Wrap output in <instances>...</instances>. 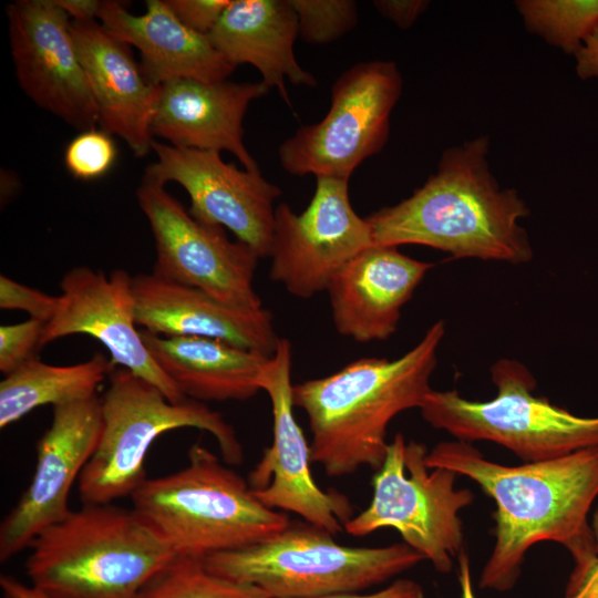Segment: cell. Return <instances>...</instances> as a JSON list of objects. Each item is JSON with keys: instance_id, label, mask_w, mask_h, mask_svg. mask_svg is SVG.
Masks as SVG:
<instances>
[{"instance_id": "cell-1", "label": "cell", "mask_w": 598, "mask_h": 598, "mask_svg": "<svg viewBox=\"0 0 598 598\" xmlns=\"http://www.w3.org/2000/svg\"><path fill=\"white\" fill-rule=\"evenodd\" d=\"M425 464L471 478L496 504L495 543L481 574L482 589L511 590L527 550L537 543L554 542L568 549L573 573L596 560L588 515L598 497V446L508 466L485 458L470 442L443 441L427 452Z\"/></svg>"}, {"instance_id": "cell-2", "label": "cell", "mask_w": 598, "mask_h": 598, "mask_svg": "<svg viewBox=\"0 0 598 598\" xmlns=\"http://www.w3.org/2000/svg\"><path fill=\"white\" fill-rule=\"evenodd\" d=\"M488 140L446 150L437 171L412 196L368 217L373 245H423L454 258L509 264L532 259L519 219L529 209L514 189H502L487 164Z\"/></svg>"}, {"instance_id": "cell-3", "label": "cell", "mask_w": 598, "mask_h": 598, "mask_svg": "<svg viewBox=\"0 0 598 598\" xmlns=\"http://www.w3.org/2000/svg\"><path fill=\"white\" fill-rule=\"evenodd\" d=\"M445 333L442 320L402 357L360 358L339 371L292 386L293 405L308 416L311 462L332 477L361 466L378 471L386 456V430L399 413L419 408Z\"/></svg>"}, {"instance_id": "cell-4", "label": "cell", "mask_w": 598, "mask_h": 598, "mask_svg": "<svg viewBox=\"0 0 598 598\" xmlns=\"http://www.w3.org/2000/svg\"><path fill=\"white\" fill-rule=\"evenodd\" d=\"M31 585L50 598H137L178 556L133 509L83 504L30 544Z\"/></svg>"}, {"instance_id": "cell-5", "label": "cell", "mask_w": 598, "mask_h": 598, "mask_svg": "<svg viewBox=\"0 0 598 598\" xmlns=\"http://www.w3.org/2000/svg\"><path fill=\"white\" fill-rule=\"evenodd\" d=\"M131 499L132 508L178 557L204 560L262 542L290 524L199 443L188 450L186 466L146 478Z\"/></svg>"}, {"instance_id": "cell-6", "label": "cell", "mask_w": 598, "mask_h": 598, "mask_svg": "<svg viewBox=\"0 0 598 598\" xmlns=\"http://www.w3.org/2000/svg\"><path fill=\"white\" fill-rule=\"evenodd\" d=\"M101 399L102 432L79 478L83 504H111L132 496L147 478L145 460L163 433L195 427L210 433L224 461L243 462L241 444L223 415L189 398L173 403L152 383L124 368H115Z\"/></svg>"}, {"instance_id": "cell-7", "label": "cell", "mask_w": 598, "mask_h": 598, "mask_svg": "<svg viewBox=\"0 0 598 598\" xmlns=\"http://www.w3.org/2000/svg\"><path fill=\"white\" fill-rule=\"evenodd\" d=\"M423 559L404 543L342 546L308 523L289 524L262 542L210 555L204 564L214 574L259 587L269 598H308L360 592Z\"/></svg>"}, {"instance_id": "cell-8", "label": "cell", "mask_w": 598, "mask_h": 598, "mask_svg": "<svg viewBox=\"0 0 598 598\" xmlns=\"http://www.w3.org/2000/svg\"><path fill=\"white\" fill-rule=\"evenodd\" d=\"M491 374L494 399L471 401L456 390L432 389L420 406L422 417L456 440L499 444L524 463L598 446V416H579L535 396L536 380L522 362L501 359Z\"/></svg>"}, {"instance_id": "cell-9", "label": "cell", "mask_w": 598, "mask_h": 598, "mask_svg": "<svg viewBox=\"0 0 598 598\" xmlns=\"http://www.w3.org/2000/svg\"><path fill=\"white\" fill-rule=\"evenodd\" d=\"M427 448L416 441L405 442L401 433L389 444L382 466L372 480L369 506L344 524L353 536H364L382 527H393L404 544L431 561L440 573L453 568V558L463 550L464 532L460 512L474 494L455 488L457 473L425 464Z\"/></svg>"}, {"instance_id": "cell-10", "label": "cell", "mask_w": 598, "mask_h": 598, "mask_svg": "<svg viewBox=\"0 0 598 598\" xmlns=\"http://www.w3.org/2000/svg\"><path fill=\"white\" fill-rule=\"evenodd\" d=\"M401 90V74L391 61L350 66L332 84L324 117L299 127L280 144V165L295 176L350 179L359 165L385 145Z\"/></svg>"}, {"instance_id": "cell-11", "label": "cell", "mask_w": 598, "mask_h": 598, "mask_svg": "<svg viewBox=\"0 0 598 598\" xmlns=\"http://www.w3.org/2000/svg\"><path fill=\"white\" fill-rule=\"evenodd\" d=\"M136 197L155 241L154 275L236 309L264 308L254 287L259 256L251 247L193 217L164 184L143 177Z\"/></svg>"}, {"instance_id": "cell-12", "label": "cell", "mask_w": 598, "mask_h": 598, "mask_svg": "<svg viewBox=\"0 0 598 598\" xmlns=\"http://www.w3.org/2000/svg\"><path fill=\"white\" fill-rule=\"evenodd\" d=\"M316 181L302 213L285 203L276 207L269 251L270 278L302 299L327 290L350 259L373 245L369 223L350 203L349 179L319 176Z\"/></svg>"}, {"instance_id": "cell-13", "label": "cell", "mask_w": 598, "mask_h": 598, "mask_svg": "<svg viewBox=\"0 0 598 598\" xmlns=\"http://www.w3.org/2000/svg\"><path fill=\"white\" fill-rule=\"evenodd\" d=\"M259 386L271 402L274 440L248 476L256 497L271 509L298 514L332 535L342 532L353 508L344 495L322 491L311 475L310 445L293 415L289 340L279 338Z\"/></svg>"}, {"instance_id": "cell-14", "label": "cell", "mask_w": 598, "mask_h": 598, "mask_svg": "<svg viewBox=\"0 0 598 598\" xmlns=\"http://www.w3.org/2000/svg\"><path fill=\"white\" fill-rule=\"evenodd\" d=\"M157 159L144 177L184 187L188 212L196 219L229 229L259 258L269 257L275 223V200L281 189L260 172L239 169L223 161L219 152L175 147L153 141Z\"/></svg>"}, {"instance_id": "cell-15", "label": "cell", "mask_w": 598, "mask_h": 598, "mask_svg": "<svg viewBox=\"0 0 598 598\" xmlns=\"http://www.w3.org/2000/svg\"><path fill=\"white\" fill-rule=\"evenodd\" d=\"M6 11L16 74L23 92L74 128H95L99 111L69 14L55 0H17Z\"/></svg>"}, {"instance_id": "cell-16", "label": "cell", "mask_w": 598, "mask_h": 598, "mask_svg": "<svg viewBox=\"0 0 598 598\" xmlns=\"http://www.w3.org/2000/svg\"><path fill=\"white\" fill-rule=\"evenodd\" d=\"M102 425L96 395L53 406L52 423L37 444L31 483L0 525L2 563L71 512V488L97 446Z\"/></svg>"}, {"instance_id": "cell-17", "label": "cell", "mask_w": 598, "mask_h": 598, "mask_svg": "<svg viewBox=\"0 0 598 598\" xmlns=\"http://www.w3.org/2000/svg\"><path fill=\"white\" fill-rule=\"evenodd\" d=\"M58 309L45 323L40 348L63 337L87 334L106 347L115 365L156 386L177 403L186 399L155 362L135 321L133 277L115 269L107 277L85 266L68 270L60 282Z\"/></svg>"}, {"instance_id": "cell-18", "label": "cell", "mask_w": 598, "mask_h": 598, "mask_svg": "<svg viewBox=\"0 0 598 598\" xmlns=\"http://www.w3.org/2000/svg\"><path fill=\"white\" fill-rule=\"evenodd\" d=\"M433 266L392 246L372 245L360 251L327 288L337 331L360 343L391 337L402 307Z\"/></svg>"}, {"instance_id": "cell-19", "label": "cell", "mask_w": 598, "mask_h": 598, "mask_svg": "<svg viewBox=\"0 0 598 598\" xmlns=\"http://www.w3.org/2000/svg\"><path fill=\"white\" fill-rule=\"evenodd\" d=\"M269 91L262 82L178 79L161 86L152 135L169 145L228 151L250 172H260L244 144L243 121L251 101Z\"/></svg>"}, {"instance_id": "cell-20", "label": "cell", "mask_w": 598, "mask_h": 598, "mask_svg": "<svg viewBox=\"0 0 598 598\" xmlns=\"http://www.w3.org/2000/svg\"><path fill=\"white\" fill-rule=\"evenodd\" d=\"M136 326L164 337L210 338L271 357L279 337L265 308L241 310L153 272L133 276Z\"/></svg>"}, {"instance_id": "cell-21", "label": "cell", "mask_w": 598, "mask_h": 598, "mask_svg": "<svg viewBox=\"0 0 598 598\" xmlns=\"http://www.w3.org/2000/svg\"><path fill=\"white\" fill-rule=\"evenodd\" d=\"M71 32L101 130L120 136L135 156H146L154 141L151 124L162 85L152 84L135 62L131 47L96 20H72Z\"/></svg>"}, {"instance_id": "cell-22", "label": "cell", "mask_w": 598, "mask_h": 598, "mask_svg": "<svg viewBox=\"0 0 598 598\" xmlns=\"http://www.w3.org/2000/svg\"><path fill=\"white\" fill-rule=\"evenodd\" d=\"M135 16L122 2L102 0L97 20L115 38L141 52V70L155 85L178 79L226 81L235 66L214 47L208 35L183 24L165 0H147Z\"/></svg>"}, {"instance_id": "cell-23", "label": "cell", "mask_w": 598, "mask_h": 598, "mask_svg": "<svg viewBox=\"0 0 598 598\" xmlns=\"http://www.w3.org/2000/svg\"><path fill=\"white\" fill-rule=\"evenodd\" d=\"M298 34V18L290 0H230L208 38L235 68L243 63L255 66L262 82L277 89L291 107L286 79L293 85H317L293 53Z\"/></svg>"}, {"instance_id": "cell-24", "label": "cell", "mask_w": 598, "mask_h": 598, "mask_svg": "<svg viewBox=\"0 0 598 598\" xmlns=\"http://www.w3.org/2000/svg\"><path fill=\"white\" fill-rule=\"evenodd\" d=\"M140 332L155 362L186 398L244 401L260 391L268 355L210 338Z\"/></svg>"}, {"instance_id": "cell-25", "label": "cell", "mask_w": 598, "mask_h": 598, "mask_svg": "<svg viewBox=\"0 0 598 598\" xmlns=\"http://www.w3.org/2000/svg\"><path fill=\"white\" fill-rule=\"evenodd\" d=\"M115 368L112 359L101 352L71 365H52L33 357L0 383V427H7L39 406H56L95 396Z\"/></svg>"}, {"instance_id": "cell-26", "label": "cell", "mask_w": 598, "mask_h": 598, "mask_svg": "<svg viewBox=\"0 0 598 598\" xmlns=\"http://www.w3.org/2000/svg\"><path fill=\"white\" fill-rule=\"evenodd\" d=\"M137 598H269L259 587L214 574L202 559L177 557Z\"/></svg>"}, {"instance_id": "cell-27", "label": "cell", "mask_w": 598, "mask_h": 598, "mask_svg": "<svg viewBox=\"0 0 598 598\" xmlns=\"http://www.w3.org/2000/svg\"><path fill=\"white\" fill-rule=\"evenodd\" d=\"M517 8L530 32L576 54L598 27V0H523Z\"/></svg>"}, {"instance_id": "cell-28", "label": "cell", "mask_w": 598, "mask_h": 598, "mask_svg": "<svg viewBox=\"0 0 598 598\" xmlns=\"http://www.w3.org/2000/svg\"><path fill=\"white\" fill-rule=\"evenodd\" d=\"M298 18L299 35L311 44L333 42L358 23L357 3L351 0H290Z\"/></svg>"}, {"instance_id": "cell-29", "label": "cell", "mask_w": 598, "mask_h": 598, "mask_svg": "<svg viewBox=\"0 0 598 598\" xmlns=\"http://www.w3.org/2000/svg\"><path fill=\"white\" fill-rule=\"evenodd\" d=\"M117 157L111 134L91 128L79 133L65 147L64 163L69 173L80 181H94L107 174Z\"/></svg>"}, {"instance_id": "cell-30", "label": "cell", "mask_w": 598, "mask_h": 598, "mask_svg": "<svg viewBox=\"0 0 598 598\" xmlns=\"http://www.w3.org/2000/svg\"><path fill=\"white\" fill-rule=\"evenodd\" d=\"M45 323L28 319L20 323L0 327V371L12 373L34 355L40 349V341Z\"/></svg>"}, {"instance_id": "cell-31", "label": "cell", "mask_w": 598, "mask_h": 598, "mask_svg": "<svg viewBox=\"0 0 598 598\" xmlns=\"http://www.w3.org/2000/svg\"><path fill=\"white\" fill-rule=\"evenodd\" d=\"M58 305L59 297L21 285L4 275L0 276L1 309L23 310L30 318L48 323L54 316Z\"/></svg>"}, {"instance_id": "cell-32", "label": "cell", "mask_w": 598, "mask_h": 598, "mask_svg": "<svg viewBox=\"0 0 598 598\" xmlns=\"http://www.w3.org/2000/svg\"><path fill=\"white\" fill-rule=\"evenodd\" d=\"M177 19L193 31L208 35L230 0H165Z\"/></svg>"}, {"instance_id": "cell-33", "label": "cell", "mask_w": 598, "mask_h": 598, "mask_svg": "<svg viewBox=\"0 0 598 598\" xmlns=\"http://www.w3.org/2000/svg\"><path fill=\"white\" fill-rule=\"evenodd\" d=\"M422 0H379L373 6L381 16L401 29L410 28L427 7Z\"/></svg>"}, {"instance_id": "cell-34", "label": "cell", "mask_w": 598, "mask_h": 598, "mask_svg": "<svg viewBox=\"0 0 598 598\" xmlns=\"http://www.w3.org/2000/svg\"><path fill=\"white\" fill-rule=\"evenodd\" d=\"M308 598H425V594L416 581L398 579L388 587L371 594L344 592Z\"/></svg>"}, {"instance_id": "cell-35", "label": "cell", "mask_w": 598, "mask_h": 598, "mask_svg": "<svg viewBox=\"0 0 598 598\" xmlns=\"http://www.w3.org/2000/svg\"><path fill=\"white\" fill-rule=\"evenodd\" d=\"M565 598H598V564L592 563L586 569L571 573Z\"/></svg>"}, {"instance_id": "cell-36", "label": "cell", "mask_w": 598, "mask_h": 598, "mask_svg": "<svg viewBox=\"0 0 598 598\" xmlns=\"http://www.w3.org/2000/svg\"><path fill=\"white\" fill-rule=\"evenodd\" d=\"M576 71L580 79L598 78V27L575 54Z\"/></svg>"}, {"instance_id": "cell-37", "label": "cell", "mask_w": 598, "mask_h": 598, "mask_svg": "<svg viewBox=\"0 0 598 598\" xmlns=\"http://www.w3.org/2000/svg\"><path fill=\"white\" fill-rule=\"evenodd\" d=\"M73 18V21H93L97 19L100 0H55Z\"/></svg>"}, {"instance_id": "cell-38", "label": "cell", "mask_w": 598, "mask_h": 598, "mask_svg": "<svg viewBox=\"0 0 598 598\" xmlns=\"http://www.w3.org/2000/svg\"><path fill=\"white\" fill-rule=\"evenodd\" d=\"M0 587L6 598H50L32 585H25L9 575L0 576Z\"/></svg>"}, {"instance_id": "cell-39", "label": "cell", "mask_w": 598, "mask_h": 598, "mask_svg": "<svg viewBox=\"0 0 598 598\" xmlns=\"http://www.w3.org/2000/svg\"><path fill=\"white\" fill-rule=\"evenodd\" d=\"M457 559L461 598H475L472 585L470 558L464 549L460 553Z\"/></svg>"}, {"instance_id": "cell-40", "label": "cell", "mask_w": 598, "mask_h": 598, "mask_svg": "<svg viewBox=\"0 0 598 598\" xmlns=\"http://www.w3.org/2000/svg\"><path fill=\"white\" fill-rule=\"evenodd\" d=\"M592 532H594V537H595V540H596V549H597V558H596L595 563L598 564V511L596 512Z\"/></svg>"}, {"instance_id": "cell-41", "label": "cell", "mask_w": 598, "mask_h": 598, "mask_svg": "<svg viewBox=\"0 0 598 598\" xmlns=\"http://www.w3.org/2000/svg\"><path fill=\"white\" fill-rule=\"evenodd\" d=\"M6 598V597H4Z\"/></svg>"}]
</instances>
